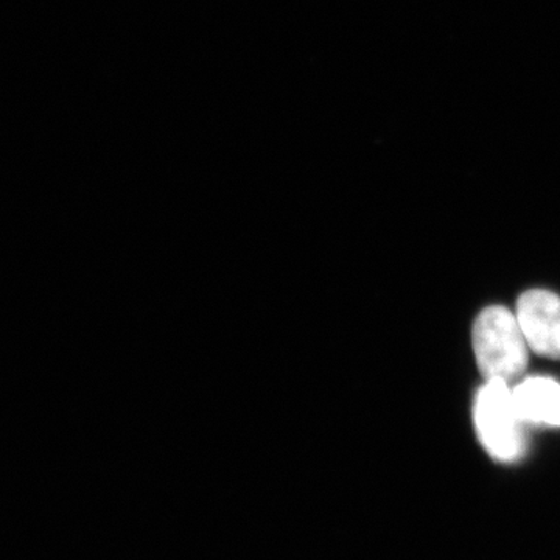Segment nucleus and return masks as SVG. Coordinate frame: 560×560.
I'll list each match as a JSON object with an SVG mask.
<instances>
[{
	"label": "nucleus",
	"instance_id": "obj_4",
	"mask_svg": "<svg viewBox=\"0 0 560 560\" xmlns=\"http://www.w3.org/2000/svg\"><path fill=\"white\" fill-rule=\"evenodd\" d=\"M515 405L526 423L560 427V385L551 378H526L514 390Z\"/></svg>",
	"mask_w": 560,
	"mask_h": 560
},
{
	"label": "nucleus",
	"instance_id": "obj_2",
	"mask_svg": "<svg viewBox=\"0 0 560 560\" xmlns=\"http://www.w3.org/2000/svg\"><path fill=\"white\" fill-rule=\"evenodd\" d=\"M475 427L482 447L500 463H514L525 452V420L508 382L486 381L475 400Z\"/></svg>",
	"mask_w": 560,
	"mask_h": 560
},
{
	"label": "nucleus",
	"instance_id": "obj_3",
	"mask_svg": "<svg viewBox=\"0 0 560 560\" xmlns=\"http://www.w3.org/2000/svg\"><path fill=\"white\" fill-rule=\"evenodd\" d=\"M517 319L529 349L560 360V298L547 290H529L517 304Z\"/></svg>",
	"mask_w": 560,
	"mask_h": 560
},
{
	"label": "nucleus",
	"instance_id": "obj_1",
	"mask_svg": "<svg viewBox=\"0 0 560 560\" xmlns=\"http://www.w3.org/2000/svg\"><path fill=\"white\" fill-rule=\"evenodd\" d=\"M474 349L486 381L512 382L528 366V342L517 315L504 307H489L474 326Z\"/></svg>",
	"mask_w": 560,
	"mask_h": 560
}]
</instances>
